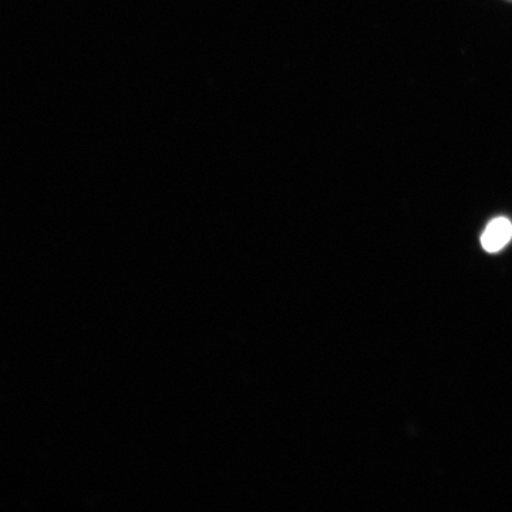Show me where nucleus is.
<instances>
[{
  "label": "nucleus",
  "instance_id": "f257e3e1",
  "mask_svg": "<svg viewBox=\"0 0 512 512\" xmlns=\"http://www.w3.org/2000/svg\"><path fill=\"white\" fill-rule=\"evenodd\" d=\"M512 238V224L508 218H494L485 228L481 245L487 252H498L507 247Z\"/></svg>",
  "mask_w": 512,
  "mask_h": 512
}]
</instances>
